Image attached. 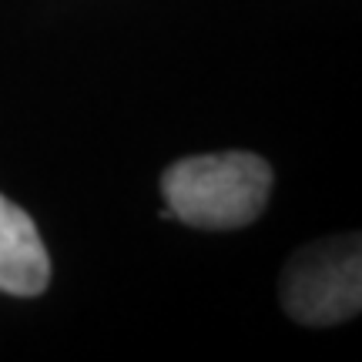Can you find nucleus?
I'll return each instance as SVG.
<instances>
[{
	"instance_id": "nucleus-1",
	"label": "nucleus",
	"mask_w": 362,
	"mask_h": 362,
	"mask_svg": "<svg viewBox=\"0 0 362 362\" xmlns=\"http://www.w3.org/2000/svg\"><path fill=\"white\" fill-rule=\"evenodd\" d=\"M168 202L165 218H181L194 228H245L269 205L272 168L252 151H221L175 161L161 175Z\"/></svg>"
},
{
	"instance_id": "nucleus-2",
	"label": "nucleus",
	"mask_w": 362,
	"mask_h": 362,
	"mask_svg": "<svg viewBox=\"0 0 362 362\" xmlns=\"http://www.w3.org/2000/svg\"><path fill=\"white\" fill-rule=\"evenodd\" d=\"M285 312L305 325H332L362 309L359 238H329L292 255L282 275Z\"/></svg>"
},
{
	"instance_id": "nucleus-3",
	"label": "nucleus",
	"mask_w": 362,
	"mask_h": 362,
	"mask_svg": "<svg viewBox=\"0 0 362 362\" xmlns=\"http://www.w3.org/2000/svg\"><path fill=\"white\" fill-rule=\"evenodd\" d=\"M51 282V259L34 218L0 194V292L40 296Z\"/></svg>"
}]
</instances>
